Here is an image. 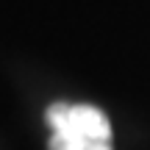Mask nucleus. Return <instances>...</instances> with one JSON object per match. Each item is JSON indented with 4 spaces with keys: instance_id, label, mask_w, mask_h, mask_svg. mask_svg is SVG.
<instances>
[{
    "instance_id": "f03ea898",
    "label": "nucleus",
    "mask_w": 150,
    "mask_h": 150,
    "mask_svg": "<svg viewBox=\"0 0 150 150\" xmlns=\"http://www.w3.org/2000/svg\"><path fill=\"white\" fill-rule=\"evenodd\" d=\"M50 150H111L108 139H92V136H75V134H59L50 139Z\"/></svg>"
},
{
    "instance_id": "f257e3e1",
    "label": "nucleus",
    "mask_w": 150,
    "mask_h": 150,
    "mask_svg": "<svg viewBox=\"0 0 150 150\" xmlns=\"http://www.w3.org/2000/svg\"><path fill=\"white\" fill-rule=\"evenodd\" d=\"M47 122L59 134H75V136H92V139H108L111 125L103 117V111L92 106H67L56 103L47 111Z\"/></svg>"
}]
</instances>
